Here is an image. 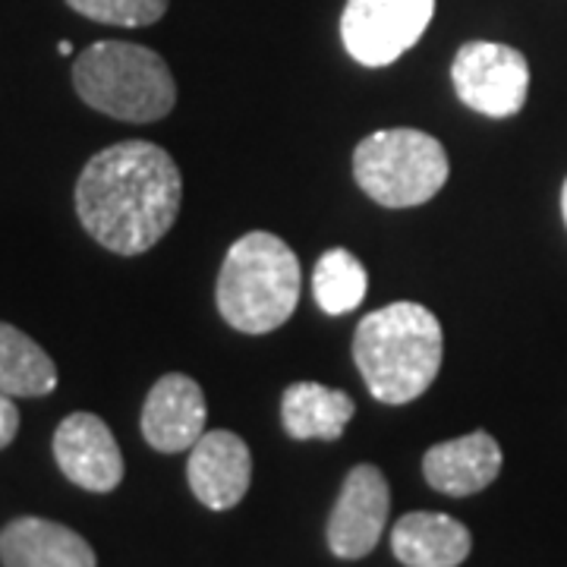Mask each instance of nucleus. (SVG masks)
<instances>
[{
  "label": "nucleus",
  "mask_w": 567,
  "mask_h": 567,
  "mask_svg": "<svg viewBox=\"0 0 567 567\" xmlns=\"http://www.w3.org/2000/svg\"><path fill=\"white\" fill-rule=\"evenodd\" d=\"M183 203L177 162L155 142H117L92 155L76 183L89 237L117 256H140L174 227Z\"/></svg>",
  "instance_id": "obj_1"
},
{
  "label": "nucleus",
  "mask_w": 567,
  "mask_h": 567,
  "mask_svg": "<svg viewBox=\"0 0 567 567\" xmlns=\"http://www.w3.org/2000/svg\"><path fill=\"white\" fill-rule=\"evenodd\" d=\"M445 334L432 309L391 303L369 312L353 334V360L375 401L401 406L429 391L442 369Z\"/></svg>",
  "instance_id": "obj_2"
},
{
  "label": "nucleus",
  "mask_w": 567,
  "mask_h": 567,
  "mask_svg": "<svg viewBox=\"0 0 567 567\" xmlns=\"http://www.w3.org/2000/svg\"><path fill=\"white\" fill-rule=\"evenodd\" d=\"M300 281L297 252L268 230H249L224 256L215 287L218 312L244 334H268L293 316Z\"/></svg>",
  "instance_id": "obj_3"
},
{
  "label": "nucleus",
  "mask_w": 567,
  "mask_h": 567,
  "mask_svg": "<svg viewBox=\"0 0 567 567\" xmlns=\"http://www.w3.org/2000/svg\"><path fill=\"white\" fill-rule=\"evenodd\" d=\"M73 85L89 107L114 121L155 123L177 104L171 66L133 41H95L73 63Z\"/></svg>",
  "instance_id": "obj_4"
},
{
  "label": "nucleus",
  "mask_w": 567,
  "mask_h": 567,
  "mask_svg": "<svg viewBox=\"0 0 567 567\" xmlns=\"http://www.w3.org/2000/svg\"><path fill=\"white\" fill-rule=\"evenodd\" d=\"M451 164L435 136L423 130H379L353 152V177L372 203L385 208H413L442 193Z\"/></svg>",
  "instance_id": "obj_5"
},
{
  "label": "nucleus",
  "mask_w": 567,
  "mask_h": 567,
  "mask_svg": "<svg viewBox=\"0 0 567 567\" xmlns=\"http://www.w3.org/2000/svg\"><path fill=\"white\" fill-rule=\"evenodd\" d=\"M457 99L483 117H514L529 95L527 58L498 41H466L451 63Z\"/></svg>",
  "instance_id": "obj_6"
},
{
  "label": "nucleus",
  "mask_w": 567,
  "mask_h": 567,
  "mask_svg": "<svg viewBox=\"0 0 567 567\" xmlns=\"http://www.w3.org/2000/svg\"><path fill=\"white\" fill-rule=\"evenodd\" d=\"M435 0H347L341 41L363 66H388L423 39Z\"/></svg>",
  "instance_id": "obj_7"
},
{
  "label": "nucleus",
  "mask_w": 567,
  "mask_h": 567,
  "mask_svg": "<svg viewBox=\"0 0 567 567\" xmlns=\"http://www.w3.org/2000/svg\"><path fill=\"white\" fill-rule=\"evenodd\" d=\"M388 507L391 492L385 473L372 464L353 466L341 486L338 505L328 517V548L344 561L365 558L382 539Z\"/></svg>",
  "instance_id": "obj_8"
},
{
  "label": "nucleus",
  "mask_w": 567,
  "mask_h": 567,
  "mask_svg": "<svg viewBox=\"0 0 567 567\" xmlns=\"http://www.w3.org/2000/svg\"><path fill=\"white\" fill-rule=\"evenodd\" d=\"M61 473L85 492H114L123 480V454L114 432L95 413H70L54 432Z\"/></svg>",
  "instance_id": "obj_9"
},
{
  "label": "nucleus",
  "mask_w": 567,
  "mask_h": 567,
  "mask_svg": "<svg viewBox=\"0 0 567 567\" xmlns=\"http://www.w3.org/2000/svg\"><path fill=\"white\" fill-rule=\"evenodd\" d=\"M186 480L208 511H230L244 502L252 480V454L237 432L212 429L189 447Z\"/></svg>",
  "instance_id": "obj_10"
},
{
  "label": "nucleus",
  "mask_w": 567,
  "mask_h": 567,
  "mask_svg": "<svg viewBox=\"0 0 567 567\" xmlns=\"http://www.w3.org/2000/svg\"><path fill=\"white\" fill-rule=\"evenodd\" d=\"M205 420H208V406H205L203 388L183 372H171L162 375L145 398L142 435L162 454H181L203 439Z\"/></svg>",
  "instance_id": "obj_11"
},
{
  "label": "nucleus",
  "mask_w": 567,
  "mask_h": 567,
  "mask_svg": "<svg viewBox=\"0 0 567 567\" xmlns=\"http://www.w3.org/2000/svg\"><path fill=\"white\" fill-rule=\"evenodd\" d=\"M498 473H502V447L483 429L432 445L423 457L425 483L451 498L483 492L498 480Z\"/></svg>",
  "instance_id": "obj_12"
},
{
  "label": "nucleus",
  "mask_w": 567,
  "mask_h": 567,
  "mask_svg": "<svg viewBox=\"0 0 567 567\" xmlns=\"http://www.w3.org/2000/svg\"><path fill=\"white\" fill-rule=\"evenodd\" d=\"M3 567H95V551L76 529L44 520L17 517L0 529Z\"/></svg>",
  "instance_id": "obj_13"
},
{
  "label": "nucleus",
  "mask_w": 567,
  "mask_h": 567,
  "mask_svg": "<svg viewBox=\"0 0 567 567\" xmlns=\"http://www.w3.org/2000/svg\"><path fill=\"white\" fill-rule=\"evenodd\" d=\"M473 548L470 529L447 514L413 511L391 529V551L406 567H457Z\"/></svg>",
  "instance_id": "obj_14"
},
{
  "label": "nucleus",
  "mask_w": 567,
  "mask_h": 567,
  "mask_svg": "<svg viewBox=\"0 0 567 567\" xmlns=\"http://www.w3.org/2000/svg\"><path fill=\"white\" fill-rule=\"evenodd\" d=\"M353 413L357 404L347 391L319 382H293L281 398L284 432L297 442H309V439L338 442Z\"/></svg>",
  "instance_id": "obj_15"
},
{
  "label": "nucleus",
  "mask_w": 567,
  "mask_h": 567,
  "mask_svg": "<svg viewBox=\"0 0 567 567\" xmlns=\"http://www.w3.org/2000/svg\"><path fill=\"white\" fill-rule=\"evenodd\" d=\"M54 388V360L20 328L0 322V391L10 398H44Z\"/></svg>",
  "instance_id": "obj_16"
},
{
  "label": "nucleus",
  "mask_w": 567,
  "mask_h": 567,
  "mask_svg": "<svg viewBox=\"0 0 567 567\" xmlns=\"http://www.w3.org/2000/svg\"><path fill=\"white\" fill-rule=\"evenodd\" d=\"M365 268L350 249H328L312 271V297L328 316H344L363 303Z\"/></svg>",
  "instance_id": "obj_17"
},
{
  "label": "nucleus",
  "mask_w": 567,
  "mask_h": 567,
  "mask_svg": "<svg viewBox=\"0 0 567 567\" xmlns=\"http://www.w3.org/2000/svg\"><path fill=\"white\" fill-rule=\"evenodd\" d=\"M76 13L104 25L140 29L155 25L167 13V0H66Z\"/></svg>",
  "instance_id": "obj_18"
},
{
  "label": "nucleus",
  "mask_w": 567,
  "mask_h": 567,
  "mask_svg": "<svg viewBox=\"0 0 567 567\" xmlns=\"http://www.w3.org/2000/svg\"><path fill=\"white\" fill-rule=\"evenodd\" d=\"M17 432H20V410H17L10 394L0 391V451L7 445H13Z\"/></svg>",
  "instance_id": "obj_19"
},
{
  "label": "nucleus",
  "mask_w": 567,
  "mask_h": 567,
  "mask_svg": "<svg viewBox=\"0 0 567 567\" xmlns=\"http://www.w3.org/2000/svg\"><path fill=\"white\" fill-rule=\"evenodd\" d=\"M561 215H565V224H567V181L561 186Z\"/></svg>",
  "instance_id": "obj_20"
},
{
  "label": "nucleus",
  "mask_w": 567,
  "mask_h": 567,
  "mask_svg": "<svg viewBox=\"0 0 567 567\" xmlns=\"http://www.w3.org/2000/svg\"><path fill=\"white\" fill-rule=\"evenodd\" d=\"M58 51H61V54H73V44H70V41H61Z\"/></svg>",
  "instance_id": "obj_21"
}]
</instances>
